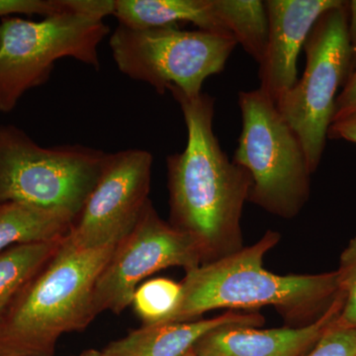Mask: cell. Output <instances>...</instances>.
Masks as SVG:
<instances>
[{"mask_svg": "<svg viewBox=\"0 0 356 356\" xmlns=\"http://www.w3.org/2000/svg\"><path fill=\"white\" fill-rule=\"evenodd\" d=\"M106 156L83 145L43 147L17 126L0 124V203L27 204L74 222Z\"/></svg>", "mask_w": 356, "mask_h": 356, "instance_id": "277c9868", "label": "cell"}, {"mask_svg": "<svg viewBox=\"0 0 356 356\" xmlns=\"http://www.w3.org/2000/svg\"><path fill=\"white\" fill-rule=\"evenodd\" d=\"M109 32L103 18L79 13L0 19V113H10L26 92L48 83L58 60L72 58L99 70L98 48Z\"/></svg>", "mask_w": 356, "mask_h": 356, "instance_id": "8992f818", "label": "cell"}, {"mask_svg": "<svg viewBox=\"0 0 356 356\" xmlns=\"http://www.w3.org/2000/svg\"><path fill=\"white\" fill-rule=\"evenodd\" d=\"M184 356H197L195 355V353L193 351V348L191 351H188V353H186Z\"/></svg>", "mask_w": 356, "mask_h": 356, "instance_id": "484cf974", "label": "cell"}, {"mask_svg": "<svg viewBox=\"0 0 356 356\" xmlns=\"http://www.w3.org/2000/svg\"><path fill=\"white\" fill-rule=\"evenodd\" d=\"M225 28L255 62L261 63L268 39L266 4L261 0H216Z\"/></svg>", "mask_w": 356, "mask_h": 356, "instance_id": "e0dca14e", "label": "cell"}, {"mask_svg": "<svg viewBox=\"0 0 356 356\" xmlns=\"http://www.w3.org/2000/svg\"><path fill=\"white\" fill-rule=\"evenodd\" d=\"M280 241V234L269 229L254 245L186 271L177 306L156 325L191 322L218 309L257 312L264 307H273L287 327L315 323L341 295L339 274L280 275L266 270L264 257Z\"/></svg>", "mask_w": 356, "mask_h": 356, "instance_id": "7a4b0ae2", "label": "cell"}, {"mask_svg": "<svg viewBox=\"0 0 356 356\" xmlns=\"http://www.w3.org/2000/svg\"><path fill=\"white\" fill-rule=\"evenodd\" d=\"M353 115H356V67L337 96L332 123Z\"/></svg>", "mask_w": 356, "mask_h": 356, "instance_id": "7402d4cb", "label": "cell"}, {"mask_svg": "<svg viewBox=\"0 0 356 356\" xmlns=\"http://www.w3.org/2000/svg\"><path fill=\"white\" fill-rule=\"evenodd\" d=\"M348 18V1L321 15L304 44L303 76L276 103L301 143L312 173L318 170L324 154L337 92L351 74Z\"/></svg>", "mask_w": 356, "mask_h": 356, "instance_id": "ba28073f", "label": "cell"}, {"mask_svg": "<svg viewBox=\"0 0 356 356\" xmlns=\"http://www.w3.org/2000/svg\"><path fill=\"white\" fill-rule=\"evenodd\" d=\"M264 321L257 312L243 314L229 311L206 320L143 325L110 343L102 353L104 356H184L204 334L217 327L229 325L257 327L264 325Z\"/></svg>", "mask_w": 356, "mask_h": 356, "instance_id": "4fadbf2b", "label": "cell"}, {"mask_svg": "<svg viewBox=\"0 0 356 356\" xmlns=\"http://www.w3.org/2000/svg\"><path fill=\"white\" fill-rule=\"evenodd\" d=\"M236 44L231 35L177 25L135 29L118 24L109 40L122 74L149 84L158 95L175 86L189 97L202 93L204 81L224 70Z\"/></svg>", "mask_w": 356, "mask_h": 356, "instance_id": "52a82bcc", "label": "cell"}, {"mask_svg": "<svg viewBox=\"0 0 356 356\" xmlns=\"http://www.w3.org/2000/svg\"><path fill=\"white\" fill-rule=\"evenodd\" d=\"M153 154L127 149L107 153L102 175L67 238L79 248H95L120 242L149 202Z\"/></svg>", "mask_w": 356, "mask_h": 356, "instance_id": "30bf717a", "label": "cell"}, {"mask_svg": "<svg viewBox=\"0 0 356 356\" xmlns=\"http://www.w3.org/2000/svg\"><path fill=\"white\" fill-rule=\"evenodd\" d=\"M104 8L102 0H0V19L16 15L44 18L69 13L100 16Z\"/></svg>", "mask_w": 356, "mask_h": 356, "instance_id": "d6986e66", "label": "cell"}, {"mask_svg": "<svg viewBox=\"0 0 356 356\" xmlns=\"http://www.w3.org/2000/svg\"><path fill=\"white\" fill-rule=\"evenodd\" d=\"M168 92L179 105L187 129L184 151L166 156L170 222L197 243L203 264L243 248L241 220L252 178L229 161L215 135V98L189 97L175 86Z\"/></svg>", "mask_w": 356, "mask_h": 356, "instance_id": "6da1fadb", "label": "cell"}, {"mask_svg": "<svg viewBox=\"0 0 356 356\" xmlns=\"http://www.w3.org/2000/svg\"><path fill=\"white\" fill-rule=\"evenodd\" d=\"M113 16L118 24L135 29L191 23L198 30L229 35L216 0H114Z\"/></svg>", "mask_w": 356, "mask_h": 356, "instance_id": "5bb4252c", "label": "cell"}, {"mask_svg": "<svg viewBox=\"0 0 356 356\" xmlns=\"http://www.w3.org/2000/svg\"><path fill=\"white\" fill-rule=\"evenodd\" d=\"M348 35L351 50V74H353L356 67V0L348 1Z\"/></svg>", "mask_w": 356, "mask_h": 356, "instance_id": "cb8c5ba5", "label": "cell"}, {"mask_svg": "<svg viewBox=\"0 0 356 356\" xmlns=\"http://www.w3.org/2000/svg\"><path fill=\"white\" fill-rule=\"evenodd\" d=\"M181 284L168 278H154L138 286L132 304L144 325H156L175 311Z\"/></svg>", "mask_w": 356, "mask_h": 356, "instance_id": "ac0fdd59", "label": "cell"}, {"mask_svg": "<svg viewBox=\"0 0 356 356\" xmlns=\"http://www.w3.org/2000/svg\"><path fill=\"white\" fill-rule=\"evenodd\" d=\"M341 0H266L268 39L259 63V89L274 103L298 81L297 60L312 28Z\"/></svg>", "mask_w": 356, "mask_h": 356, "instance_id": "8fae6325", "label": "cell"}, {"mask_svg": "<svg viewBox=\"0 0 356 356\" xmlns=\"http://www.w3.org/2000/svg\"><path fill=\"white\" fill-rule=\"evenodd\" d=\"M81 356H104V355H103L102 350H89L84 351Z\"/></svg>", "mask_w": 356, "mask_h": 356, "instance_id": "d4e9b609", "label": "cell"}, {"mask_svg": "<svg viewBox=\"0 0 356 356\" xmlns=\"http://www.w3.org/2000/svg\"><path fill=\"white\" fill-rule=\"evenodd\" d=\"M327 139L346 140L356 144V115L332 123Z\"/></svg>", "mask_w": 356, "mask_h": 356, "instance_id": "603a6c76", "label": "cell"}, {"mask_svg": "<svg viewBox=\"0 0 356 356\" xmlns=\"http://www.w3.org/2000/svg\"><path fill=\"white\" fill-rule=\"evenodd\" d=\"M2 322H3V317H2V313L0 312V330H1Z\"/></svg>", "mask_w": 356, "mask_h": 356, "instance_id": "4316f807", "label": "cell"}, {"mask_svg": "<svg viewBox=\"0 0 356 356\" xmlns=\"http://www.w3.org/2000/svg\"><path fill=\"white\" fill-rule=\"evenodd\" d=\"M343 305L341 291L323 317L304 327L259 330L245 325H222L204 334L193 351L197 356H304L336 324Z\"/></svg>", "mask_w": 356, "mask_h": 356, "instance_id": "7c38bea8", "label": "cell"}, {"mask_svg": "<svg viewBox=\"0 0 356 356\" xmlns=\"http://www.w3.org/2000/svg\"><path fill=\"white\" fill-rule=\"evenodd\" d=\"M337 273L343 295V305L337 325L356 329V236L341 252Z\"/></svg>", "mask_w": 356, "mask_h": 356, "instance_id": "ffe728a7", "label": "cell"}, {"mask_svg": "<svg viewBox=\"0 0 356 356\" xmlns=\"http://www.w3.org/2000/svg\"><path fill=\"white\" fill-rule=\"evenodd\" d=\"M202 264L197 243L159 216L149 200L132 231L117 243L96 280V316L104 311L121 314L132 304L140 281L156 271L170 267L189 271Z\"/></svg>", "mask_w": 356, "mask_h": 356, "instance_id": "9c48e42d", "label": "cell"}, {"mask_svg": "<svg viewBox=\"0 0 356 356\" xmlns=\"http://www.w3.org/2000/svg\"><path fill=\"white\" fill-rule=\"evenodd\" d=\"M118 243L79 248L65 235L50 261L1 312L0 356H53L63 334L88 327L96 317V280Z\"/></svg>", "mask_w": 356, "mask_h": 356, "instance_id": "3957f363", "label": "cell"}, {"mask_svg": "<svg viewBox=\"0 0 356 356\" xmlns=\"http://www.w3.org/2000/svg\"><path fill=\"white\" fill-rule=\"evenodd\" d=\"M304 356H356V329L336 323Z\"/></svg>", "mask_w": 356, "mask_h": 356, "instance_id": "44dd1931", "label": "cell"}, {"mask_svg": "<svg viewBox=\"0 0 356 356\" xmlns=\"http://www.w3.org/2000/svg\"><path fill=\"white\" fill-rule=\"evenodd\" d=\"M72 220L17 202L0 203V252L21 243L57 240L69 233Z\"/></svg>", "mask_w": 356, "mask_h": 356, "instance_id": "9a60e30c", "label": "cell"}, {"mask_svg": "<svg viewBox=\"0 0 356 356\" xmlns=\"http://www.w3.org/2000/svg\"><path fill=\"white\" fill-rule=\"evenodd\" d=\"M238 102L243 127L233 161L252 178L248 201L293 219L310 197L312 172L303 147L261 89L241 91Z\"/></svg>", "mask_w": 356, "mask_h": 356, "instance_id": "5b68a950", "label": "cell"}, {"mask_svg": "<svg viewBox=\"0 0 356 356\" xmlns=\"http://www.w3.org/2000/svg\"><path fill=\"white\" fill-rule=\"evenodd\" d=\"M63 238L21 243L0 252V312L57 252Z\"/></svg>", "mask_w": 356, "mask_h": 356, "instance_id": "2e32d148", "label": "cell"}]
</instances>
